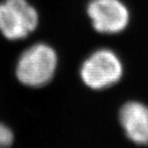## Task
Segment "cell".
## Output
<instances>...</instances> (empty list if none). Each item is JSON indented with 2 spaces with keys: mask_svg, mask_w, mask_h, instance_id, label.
<instances>
[{
  "mask_svg": "<svg viewBox=\"0 0 148 148\" xmlns=\"http://www.w3.org/2000/svg\"><path fill=\"white\" fill-rule=\"evenodd\" d=\"M80 79L88 88L102 91L120 82L124 67L114 51L101 48L92 52L80 66Z\"/></svg>",
  "mask_w": 148,
  "mask_h": 148,
  "instance_id": "7a4b0ae2",
  "label": "cell"
},
{
  "mask_svg": "<svg viewBox=\"0 0 148 148\" xmlns=\"http://www.w3.org/2000/svg\"><path fill=\"white\" fill-rule=\"evenodd\" d=\"M88 14L93 28L101 34H117L129 23V11L120 0H91Z\"/></svg>",
  "mask_w": 148,
  "mask_h": 148,
  "instance_id": "277c9868",
  "label": "cell"
},
{
  "mask_svg": "<svg viewBox=\"0 0 148 148\" xmlns=\"http://www.w3.org/2000/svg\"><path fill=\"white\" fill-rule=\"evenodd\" d=\"M38 24V14L27 0H5L0 3V32L10 40L29 36Z\"/></svg>",
  "mask_w": 148,
  "mask_h": 148,
  "instance_id": "3957f363",
  "label": "cell"
},
{
  "mask_svg": "<svg viewBox=\"0 0 148 148\" xmlns=\"http://www.w3.org/2000/svg\"><path fill=\"white\" fill-rule=\"evenodd\" d=\"M14 136L10 127L0 121V148H9L14 143Z\"/></svg>",
  "mask_w": 148,
  "mask_h": 148,
  "instance_id": "8992f818",
  "label": "cell"
},
{
  "mask_svg": "<svg viewBox=\"0 0 148 148\" xmlns=\"http://www.w3.org/2000/svg\"><path fill=\"white\" fill-rule=\"evenodd\" d=\"M119 125L127 138L137 146H148V105L140 100H128L119 107Z\"/></svg>",
  "mask_w": 148,
  "mask_h": 148,
  "instance_id": "5b68a950",
  "label": "cell"
},
{
  "mask_svg": "<svg viewBox=\"0 0 148 148\" xmlns=\"http://www.w3.org/2000/svg\"><path fill=\"white\" fill-rule=\"evenodd\" d=\"M58 66V56L53 47L36 43L22 52L17 61L16 75L22 85L41 88L51 82Z\"/></svg>",
  "mask_w": 148,
  "mask_h": 148,
  "instance_id": "6da1fadb",
  "label": "cell"
}]
</instances>
